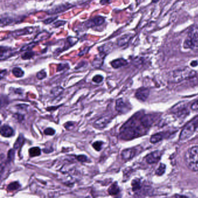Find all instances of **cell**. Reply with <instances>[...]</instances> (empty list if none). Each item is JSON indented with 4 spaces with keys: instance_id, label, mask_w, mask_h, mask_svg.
Segmentation results:
<instances>
[{
    "instance_id": "1",
    "label": "cell",
    "mask_w": 198,
    "mask_h": 198,
    "mask_svg": "<svg viewBox=\"0 0 198 198\" xmlns=\"http://www.w3.org/2000/svg\"><path fill=\"white\" fill-rule=\"evenodd\" d=\"M196 72L191 68L185 67L181 68L170 72L167 76L168 81L171 83H178L185 80L194 77Z\"/></svg>"
},
{
    "instance_id": "2",
    "label": "cell",
    "mask_w": 198,
    "mask_h": 198,
    "mask_svg": "<svg viewBox=\"0 0 198 198\" xmlns=\"http://www.w3.org/2000/svg\"><path fill=\"white\" fill-rule=\"evenodd\" d=\"M185 163L191 170L198 171V146L188 149L184 155Z\"/></svg>"
},
{
    "instance_id": "3",
    "label": "cell",
    "mask_w": 198,
    "mask_h": 198,
    "mask_svg": "<svg viewBox=\"0 0 198 198\" xmlns=\"http://www.w3.org/2000/svg\"><path fill=\"white\" fill-rule=\"evenodd\" d=\"M198 127V116H196L189 122L181 131L180 136V140H185L189 138L194 134V132Z\"/></svg>"
},
{
    "instance_id": "4",
    "label": "cell",
    "mask_w": 198,
    "mask_h": 198,
    "mask_svg": "<svg viewBox=\"0 0 198 198\" xmlns=\"http://www.w3.org/2000/svg\"><path fill=\"white\" fill-rule=\"evenodd\" d=\"M184 47L185 48L198 52V36L192 38L187 37L184 43Z\"/></svg>"
},
{
    "instance_id": "5",
    "label": "cell",
    "mask_w": 198,
    "mask_h": 198,
    "mask_svg": "<svg viewBox=\"0 0 198 198\" xmlns=\"http://www.w3.org/2000/svg\"><path fill=\"white\" fill-rule=\"evenodd\" d=\"M116 109L118 112L124 114L128 112L130 110V108L129 105L127 104L122 98H120L116 101Z\"/></svg>"
},
{
    "instance_id": "6",
    "label": "cell",
    "mask_w": 198,
    "mask_h": 198,
    "mask_svg": "<svg viewBox=\"0 0 198 198\" xmlns=\"http://www.w3.org/2000/svg\"><path fill=\"white\" fill-rule=\"evenodd\" d=\"M162 153L160 151H156L149 153L146 157V161L148 164H154L159 161L161 158Z\"/></svg>"
},
{
    "instance_id": "7",
    "label": "cell",
    "mask_w": 198,
    "mask_h": 198,
    "mask_svg": "<svg viewBox=\"0 0 198 198\" xmlns=\"http://www.w3.org/2000/svg\"><path fill=\"white\" fill-rule=\"evenodd\" d=\"M105 22V19L102 16H97L93 19H91L87 21L86 26L87 27H94L101 25Z\"/></svg>"
},
{
    "instance_id": "8",
    "label": "cell",
    "mask_w": 198,
    "mask_h": 198,
    "mask_svg": "<svg viewBox=\"0 0 198 198\" xmlns=\"http://www.w3.org/2000/svg\"><path fill=\"white\" fill-rule=\"evenodd\" d=\"M149 90L146 88H141L137 91L135 97L138 99L142 101H145L148 98Z\"/></svg>"
},
{
    "instance_id": "9",
    "label": "cell",
    "mask_w": 198,
    "mask_h": 198,
    "mask_svg": "<svg viewBox=\"0 0 198 198\" xmlns=\"http://www.w3.org/2000/svg\"><path fill=\"white\" fill-rule=\"evenodd\" d=\"M1 134L4 137H11L14 135L13 129L8 125H4L1 128Z\"/></svg>"
},
{
    "instance_id": "10",
    "label": "cell",
    "mask_w": 198,
    "mask_h": 198,
    "mask_svg": "<svg viewBox=\"0 0 198 198\" xmlns=\"http://www.w3.org/2000/svg\"><path fill=\"white\" fill-rule=\"evenodd\" d=\"M1 54H0V56H1V60L3 61L4 59L8 58L11 56H12L14 54V51L13 50L8 48H4L3 47H1Z\"/></svg>"
},
{
    "instance_id": "11",
    "label": "cell",
    "mask_w": 198,
    "mask_h": 198,
    "mask_svg": "<svg viewBox=\"0 0 198 198\" xmlns=\"http://www.w3.org/2000/svg\"><path fill=\"white\" fill-rule=\"evenodd\" d=\"M135 155V150L134 148L126 149L123 151L122 156L124 160H130L133 158Z\"/></svg>"
},
{
    "instance_id": "12",
    "label": "cell",
    "mask_w": 198,
    "mask_h": 198,
    "mask_svg": "<svg viewBox=\"0 0 198 198\" xmlns=\"http://www.w3.org/2000/svg\"><path fill=\"white\" fill-rule=\"evenodd\" d=\"M127 61L123 58H119L111 62V65L115 69L121 68L127 65Z\"/></svg>"
},
{
    "instance_id": "13",
    "label": "cell",
    "mask_w": 198,
    "mask_h": 198,
    "mask_svg": "<svg viewBox=\"0 0 198 198\" xmlns=\"http://www.w3.org/2000/svg\"><path fill=\"white\" fill-rule=\"evenodd\" d=\"M105 55L104 54V52L102 54H99L98 56H97L94 61L92 62V65L94 66L95 68H100L104 62V58H105Z\"/></svg>"
},
{
    "instance_id": "14",
    "label": "cell",
    "mask_w": 198,
    "mask_h": 198,
    "mask_svg": "<svg viewBox=\"0 0 198 198\" xmlns=\"http://www.w3.org/2000/svg\"><path fill=\"white\" fill-rule=\"evenodd\" d=\"M131 37H132L131 34H126L122 36V37H120L117 40V45L119 47L126 45L129 42V41L130 40Z\"/></svg>"
},
{
    "instance_id": "15",
    "label": "cell",
    "mask_w": 198,
    "mask_h": 198,
    "mask_svg": "<svg viewBox=\"0 0 198 198\" xmlns=\"http://www.w3.org/2000/svg\"><path fill=\"white\" fill-rule=\"evenodd\" d=\"M109 122V119L108 117H102L98 120L95 122L94 126L97 128H104L105 126Z\"/></svg>"
},
{
    "instance_id": "16",
    "label": "cell",
    "mask_w": 198,
    "mask_h": 198,
    "mask_svg": "<svg viewBox=\"0 0 198 198\" xmlns=\"http://www.w3.org/2000/svg\"><path fill=\"white\" fill-rule=\"evenodd\" d=\"M34 27H27L23 30L16 31L14 33V34H16L17 36H22V35H25L27 34H32L33 32H34Z\"/></svg>"
},
{
    "instance_id": "17",
    "label": "cell",
    "mask_w": 198,
    "mask_h": 198,
    "mask_svg": "<svg viewBox=\"0 0 198 198\" xmlns=\"http://www.w3.org/2000/svg\"><path fill=\"white\" fill-rule=\"evenodd\" d=\"M119 187L116 182L113 183L108 189V193L111 195H117L119 192Z\"/></svg>"
},
{
    "instance_id": "18",
    "label": "cell",
    "mask_w": 198,
    "mask_h": 198,
    "mask_svg": "<svg viewBox=\"0 0 198 198\" xmlns=\"http://www.w3.org/2000/svg\"><path fill=\"white\" fill-rule=\"evenodd\" d=\"M29 155L30 157H36L38 156L41 155V149L38 147H33L30 149L29 151Z\"/></svg>"
},
{
    "instance_id": "19",
    "label": "cell",
    "mask_w": 198,
    "mask_h": 198,
    "mask_svg": "<svg viewBox=\"0 0 198 198\" xmlns=\"http://www.w3.org/2000/svg\"><path fill=\"white\" fill-rule=\"evenodd\" d=\"M25 141V138L22 134L18 137V139L16 141L14 145V148L15 149H18L19 148L22 146Z\"/></svg>"
},
{
    "instance_id": "20",
    "label": "cell",
    "mask_w": 198,
    "mask_h": 198,
    "mask_svg": "<svg viewBox=\"0 0 198 198\" xmlns=\"http://www.w3.org/2000/svg\"><path fill=\"white\" fill-rule=\"evenodd\" d=\"M163 138V137L162 134H160V133H158V134H154L151 137L150 142L153 143V144H155V143H157L158 142L162 141Z\"/></svg>"
},
{
    "instance_id": "21",
    "label": "cell",
    "mask_w": 198,
    "mask_h": 198,
    "mask_svg": "<svg viewBox=\"0 0 198 198\" xmlns=\"http://www.w3.org/2000/svg\"><path fill=\"white\" fill-rule=\"evenodd\" d=\"M12 72L14 76L16 77L20 78V77H22L23 76V75H24V72L22 70V69H20V68H18V67L14 68L12 69Z\"/></svg>"
},
{
    "instance_id": "22",
    "label": "cell",
    "mask_w": 198,
    "mask_h": 198,
    "mask_svg": "<svg viewBox=\"0 0 198 198\" xmlns=\"http://www.w3.org/2000/svg\"><path fill=\"white\" fill-rule=\"evenodd\" d=\"M20 188V185L18 182H13L11 184H9L7 187V189L9 191H13L17 189H19Z\"/></svg>"
},
{
    "instance_id": "23",
    "label": "cell",
    "mask_w": 198,
    "mask_h": 198,
    "mask_svg": "<svg viewBox=\"0 0 198 198\" xmlns=\"http://www.w3.org/2000/svg\"><path fill=\"white\" fill-rule=\"evenodd\" d=\"M132 187H133V191H137L138 190H139L141 187V181L138 179H135L132 181Z\"/></svg>"
},
{
    "instance_id": "24",
    "label": "cell",
    "mask_w": 198,
    "mask_h": 198,
    "mask_svg": "<svg viewBox=\"0 0 198 198\" xmlns=\"http://www.w3.org/2000/svg\"><path fill=\"white\" fill-rule=\"evenodd\" d=\"M165 170H166V165L162 163L160 164L158 169L156 170V174L158 176H162L164 173Z\"/></svg>"
},
{
    "instance_id": "25",
    "label": "cell",
    "mask_w": 198,
    "mask_h": 198,
    "mask_svg": "<svg viewBox=\"0 0 198 198\" xmlns=\"http://www.w3.org/2000/svg\"><path fill=\"white\" fill-rule=\"evenodd\" d=\"M103 144L104 143L102 141H95L94 143L92 144V146L96 151H100L102 149V146Z\"/></svg>"
},
{
    "instance_id": "26",
    "label": "cell",
    "mask_w": 198,
    "mask_h": 198,
    "mask_svg": "<svg viewBox=\"0 0 198 198\" xmlns=\"http://www.w3.org/2000/svg\"><path fill=\"white\" fill-rule=\"evenodd\" d=\"M36 45V42H33V43H30V44H27V45L23 47L21 51H27L32 50V48Z\"/></svg>"
},
{
    "instance_id": "27",
    "label": "cell",
    "mask_w": 198,
    "mask_h": 198,
    "mask_svg": "<svg viewBox=\"0 0 198 198\" xmlns=\"http://www.w3.org/2000/svg\"><path fill=\"white\" fill-rule=\"evenodd\" d=\"M34 53L32 52H30L28 51V52H26L25 54H23L22 56L23 59H29L32 58V57L34 56Z\"/></svg>"
},
{
    "instance_id": "28",
    "label": "cell",
    "mask_w": 198,
    "mask_h": 198,
    "mask_svg": "<svg viewBox=\"0 0 198 198\" xmlns=\"http://www.w3.org/2000/svg\"><path fill=\"white\" fill-rule=\"evenodd\" d=\"M47 77V73L44 70H41L40 72H38L37 74V77L39 80H43L45 79Z\"/></svg>"
},
{
    "instance_id": "29",
    "label": "cell",
    "mask_w": 198,
    "mask_h": 198,
    "mask_svg": "<svg viewBox=\"0 0 198 198\" xmlns=\"http://www.w3.org/2000/svg\"><path fill=\"white\" fill-rule=\"evenodd\" d=\"M103 80H104V77L101 75H96L92 79V81L96 83H101L102 81H103Z\"/></svg>"
},
{
    "instance_id": "30",
    "label": "cell",
    "mask_w": 198,
    "mask_h": 198,
    "mask_svg": "<svg viewBox=\"0 0 198 198\" xmlns=\"http://www.w3.org/2000/svg\"><path fill=\"white\" fill-rule=\"evenodd\" d=\"M15 151L14 149H11L9 150V152L8 153V157H7L8 161H11L14 159V157H15Z\"/></svg>"
},
{
    "instance_id": "31",
    "label": "cell",
    "mask_w": 198,
    "mask_h": 198,
    "mask_svg": "<svg viewBox=\"0 0 198 198\" xmlns=\"http://www.w3.org/2000/svg\"><path fill=\"white\" fill-rule=\"evenodd\" d=\"M44 134L47 135H53L55 133V131L52 128H47L44 130Z\"/></svg>"
},
{
    "instance_id": "32",
    "label": "cell",
    "mask_w": 198,
    "mask_h": 198,
    "mask_svg": "<svg viewBox=\"0 0 198 198\" xmlns=\"http://www.w3.org/2000/svg\"><path fill=\"white\" fill-rule=\"evenodd\" d=\"M76 159L78 161L81 162H88V159L86 156V155H83L77 156Z\"/></svg>"
},
{
    "instance_id": "33",
    "label": "cell",
    "mask_w": 198,
    "mask_h": 198,
    "mask_svg": "<svg viewBox=\"0 0 198 198\" xmlns=\"http://www.w3.org/2000/svg\"><path fill=\"white\" fill-rule=\"evenodd\" d=\"M74 122H69L66 123L65 124V127L67 129V130H72L74 127Z\"/></svg>"
},
{
    "instance_id": "34",
    "label": "cell",
    "mask_w": 198,
    "mask_h": 198,
    "mask_svg": "<svg viewBox=\"0 0 198 198\" xmlns=\"http://www.w3.org/2000/svg\"><path fill=\"white\" fill-rule=\"evenodd\" d=\"M191 109L193 110H198V100L195 102L191 106Z\"/></svg>"
},
{
    "instance_id": "35",
    "label": "cell",
    "mask_w": 198,
    "mask_h": 198,
    "mask_svg": "<svg viewBox=\"0 0 198 198\" xmlns=\"http://www.w3.org/2000/svg\"><path fill=\"white\" fill-rule=\"evenodd\" d=\"M65 23H66L65 21H58V22H57L55 23L54 26H55V27H59V26L63 25H65Z\"/></svg>"
},
{
    "instance_id": "36",
    "label": "cell",
    "mask_w": 198,
    "mask_h": 198,
    "mask_svg": "<svg viewBox=\"0 0 198 198\" xmlns=\"http://www.w3.org/2000/svg\"><path fill=\"white\" fill-rule=\"evenodd\" d=\"M66 67L65 65H63V64H60L58 66V69H57V71H60V70H62L64 68Z\"/></svg>"
},
{
    "instance_id": "37",
    "label": "cell",
    "mask_w": 198,
    "mask_h": 198,
    "mask_svg": "<svg viewBox=\"0 0 198 198\" xmlns=\"http://www.w3.org/2000/svg\"><path fill=\"white\" fill-rule=\"evenodd\" d=\"M56 18H50V19H47L44 22L46 23V24H50V23L53 22L55 20V19H56Z\"/></svg>"
},
{
    "instance_id": "38",
    "label": "cell",
    "mask_w": 198,
    "mask_h": 198,
    "mask_svg": "<svg viewBox=\"0 0 198 198\" xmlns=\"http://www.w3.org/2000/svg\"><path fill=\"white\" fill-rule=\"evenodd\" d=\"M111 1H112V0H101V4L102 5L109 4Z\"/></svg>"
},
{
    "instance_id": "39",
    "label": "cell",
    "mask_w": 198,
    "mask_h": 198,
    "mask_svg": "<svg viewBox=\"0 0 198 198\" xmlns=\"http://www.w3.org/2000/svg\"><path fill=\"white\" fill-rule=\"evenodd\" d=\"M6 74H7V70H2V71L1 72V79H3V77H4V76Z\"/></svg>"
},
{
    "instance_id": "40",
    "label": "cell",
    "mask_w": 198,
    "mask_h": 198,
    "mask_svg": "<svg viewBox=\"0 0 198 198\" xmlns=\"http://www.w3.org/2000/svg\"><path fill=\"white\" fill-rule=\"evenodd\" d=\"M198 62L197 61H192L191 63V66H192V67H195V66H196L197 65H198Z\"/></svg>"
},
{
    "instance_id": "41",
    "label": "cell",
    "mask_w": 198,
    "mask_h": 198,
    "mask_svg": "<svg viewBox=\"0 0 198 198\" xmlns=\"http://www.w3.org/2000/svg\"><path fill=\"white\" fill-rule=\"evenodd\" d=\"M152 2H157L158 1H159V0H152Z\"/></svg>"
}]
</instances>
